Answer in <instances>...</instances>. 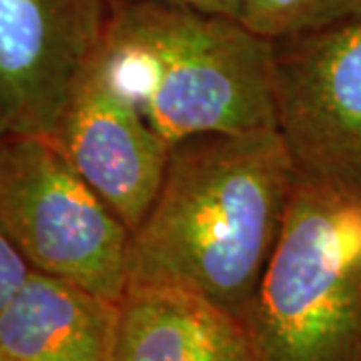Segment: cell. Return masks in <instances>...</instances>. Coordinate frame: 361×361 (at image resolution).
I'll list each match as a JSON object with an SVG mask.
<instances>
[{
  "label": "cell",
  "instance_id": "4fadbf2b",
  "mask_svg": "<svg viewBox=\"0 0 361 361\" xmlns=\"http://www.w3.org/2000/svg\"><path fill=\"white\" fill-rule=\"evenodd\" d=\"M0 361H18L14 355H11L8 351H4V349L0 348Z\"/></svg>",
  "mask_w": 361,
  "mask_h": 361
},
{
  "label": "cell",
  "instance_id": "30bf717a",
  "mask_svg": "<svg viewBox=\"0 0 361 361\" xmlns=\"http://www.w3.org/2000/svg\"><path fill=\"white\" fill-rule=\"evenodd\" d=\"M360 16L361 0H239V20L273 42Z\"/></svg>",
  "mask_w": 361,
  "mask_h": 361
},
{
  "label": "cell",
  "instance_id": "9c48e42d",
  "mask_svg": "<svg viewBox=\"0 0 361 361\" xmlns=\"http://www.w3.org/2000/svg\"><path fill=\"white\" fill-rule=\"evenodd\" d=\"M115 361H257L247 323L205 297L127 285Z\"/></svg>",
  "mask_w": 361,
  "mask_h": 361
},
{
  "label": "cell",
  "instance_id": "277c9868",
  "mask_svg": "<svg viewBox=\"0 0 361 361\" xmlns=\"http://www.w3.org/2000/svg\"><path fill=\"white\" fill-rule=\"evenodd\" d=\"M0 227L32 269L125 295L129 227L51 141L0 139Z\"/></svg>",
  "mask_w": 361,
  "mask_h": 361
},
{
  "label": "cell",
  "instance_id": "52a82bcc",
  "mask_svg": "<svg viewBox=\"0 0 361 361\" xmlns=\"http://www.w3.org/2000/svg\"><path fill=\"white\" fill-rule=\"evenodd\" d=\"M47 141L130 233L141 225L161 189L171 145L104 80L94 61Z\"/></svg>",
  "mask_w": 361,
  "mask_h": 361
},
{
  "label": "cell",
  "instance_id": "8992f818",
  "mask_svg": "<svg viewBox=\"0 0 361 361\" xmlns=\"http://www.w3.org/2000/svg\"><path fill=\"white\" fill-rule=\"evenodd\" d=\"M111 0H0V116L51 139L103 42Z\"/></svg>",
  "mask_w": 361,
  "mask_h": 361
},
{
  "label": "cell",
  "instance_id": "3957f363",
  "mask_svg": "<svg viewBox=\"0 0 361 361\" xmlns=\"http://www.w3.org/2000/svg\"><path fill=\"white\" fill-rule=\"evenodd\" d=\"M245 323L257 361H361V187L297 175Z\"/></svg>",
  "mask_w": 361,
  "mask_h": 361
},
{
  "label": "cell",
  "instance_id": "7c38bea8",
  "mask_svg": "<svg viewBox=\"0 0 361 361\" xmlns=\"http://www.w3.org/2000/svg\"><path fill=\"white\" fill-rule=\"evenodd\" d=\"M163 2H173V4H185L193 6L209 13H219L239 18V0H163Z\"/></svg>",
  "mask_w": 361,
  "mask_h": 361
},
{
  "label": "cell",
  "instance_id": "5bb4252c",
  "mask_svg": "<svg viewBox=\"0 0 361 361\" xmlns=\"http://www.w3.org/2000/svg\"><path fill=\"white\" fill-rule=\"evenodd\" d=\"M4 135H8V130H6V125H4V121H2V116H0V139H2Z\"/></svg>",
  "mask_w": 361,
  "mask_h": 361
},
{
  "label": "cell",
  "instance_id": "8fae6325",
  "mask_svg": "<svg viewBox=\"0 0 361 361\" xmlns=\"http://www.w3.org/2000/svg\"><path fill=\"white\" fill-rule=\"evenodd\" d=\"M30 263L0 227V313L13 301L30 275Z\"/></svg>",
  "mask_w": 361,
  "mask_h": 361
},
{
  "label": "cell",
  "instance_id": "7a4b0ae2",
  "mask_svg": "<svg viewBox=\"0 0 361 361\" xmlns=\"http://www.w3.org/2000/svg\"><path fill=\"white\" fill-rule=\"evenodd\" d=\"M273 40L239 18L163 0H111L94 63L173 147L277 127Z\"/></svg>",
  "mask_w": 361,
  "mask_h": 361
},
{
  "label": "cell",
  "instance_id": "5b68a950",
  "mask_svg": "<svg viewBox=\"0 0 361 361\" xmlns=\"http://www.w3.org/2000/svg\"><path fill=\"white\" fill-rule=\"evenodd\" d=\"M273 52L275 121L299 173L361 187V16Z\"/></svg>",
  "mask_w": 361,
  "mask_h": 361
},
{
  "label": "cell",
  "instance_id": "ba28073f",
  "mask_svg": "<svg viewBox=\"0 0 361 361\" xmlns=\"http://www.w3.org/2000/svg\"><path fill=\"white\" fill-rule=\"evenodd\" d=\"M121 301L32 269L0 313V348L18 361H115Z\"/></svg>",
  "mask_w": 361,
  "mask_h": 361
},
{
  "label": "cell",
  "instance_id": "6da1fadb",
  "mask_svg": "<svg viewBox=\"0 0 361 361\" xmlns=\"http://www.w3.org/2000/svg\"><path fill=\"white\" fill-rule=\"evenodd\" d=\"M297 175L277 127L175 142L155 201L130 233L127 285L179 287L245 322Z\"/></svg>",
  "mask_w": 361,
  "mask_h": 361
}]
</instances>
